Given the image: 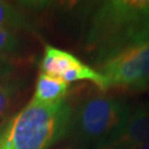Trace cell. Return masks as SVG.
<instances>
[{
  "label": "cell",
  "instance_id": "cell-1",
  "mask_svg": "<svg viewBox=\"0 0 149 149\" xmlns=\"http://www.w3.org/2000/svg\"><path fill=\"white\" fill-rule=\"evenodd\" d=\"M149 40V0H108L96 7L87 24L85 51L98 66Z\"/></svg>",
  "mask_w": 149,
  "mask_h": 149
},
{
  "label": "cell",
  "instance_id": "cell-2",
  "mask_svg": "<svg viewBox=\"0 0 149 149\" xmlns=\"http://www.w3.org/2000/svg\"><path fill=\"white\" fill-rule=\"evenodd\" d=\"M71 116L65 100L51 105L31 100L3 128L0 149H49L69 133Z\"/></svg>",
  "mask_w": 149,
  "mask_h": 149
},
{
  "label": "cell",
  "instance_id": "cell-3",
  "mask_svg": "<svg viewBox=\"0 0 149 149\" xmlns=\"http://www.w3.org/2000/svg\"><path fill=\"white\" fill-rule=\"evenodd\" d=\"M130 112V105L122 100L87 96L72 111L69 133L81 147L97 149L122 129Z\"/></svg>",
  "mask_w": 149,
  "mask_h": 149
},
{
  "label": "cell",
  "instance_id": "cell-4",
  "mask_svg": "<svg viewBox=\"0 0 149 149\" xmlns=\"http://www.w3.org/2000/svg\"><path fill=\"white\" fill-rule=\"evenodd\" d=\"M107 88L132 91L149 88V40L124 50L100 65Z\"/></svg>",
  "mask_w": 149,
  "mask_h": 149
},
{
  "label": "cell",
  "instance_id": "cell-5",
  "mask_svg": "<svg viewBox=\"0 0 149 149\" xmlns=\"http://www.w3.org/2000/svg\"><path fill=\"white\" fill-rule=\"evenodd\" d=\"M149 144V103L130 112L122 129L97 149H137Z\"/></svg>",
  "mask_w": 149,
  "mask_h": 149
},
{
  "label": "cell",
  "instance_id": "cell-6",
  "mask_svg": "<svg viewBox=\"0 0 149 149\" xmlns=\"http://www.w3.org/2000/svg\"><path fill=\"white\" fill-rule=\"evenodd\" d=\"M81 63L83 62L79 58H76L68 51L52 45H45L40 68L41 73L61 79L65 72L79 66Z\"/></svg>",
  "mask_w": 149,
  "mask_h": 149
},
{
  "label": "cell",
  "instance_id": "cell-7",
  "mask_svg": "<svg viewBox=\"0 0 149 149\" xmlns=\"http://www.w3.org/2000/svg\"><path fill=\"white\" fill-rule=\"evenodd\" d=\"M69 84L63 80L53 77L44 73H40L37 80L36 92L32 101L39 104H56L64 101L68 94Z\"/></svg>",
  "mask_w": 149,
  "mask_h": 149
},
{
  "label": "cell",
  "instance_id": "cell-8",
  "mask_svg": "<svg viewBox=\"0 0 149 149\" xmlns=\"http://www.w3.org/2000/svg\"><path fill=\"white\" fill-rule=\"evenodd\" d=\"M61 80H63L65 83H74L77 81H88L95 84L101 91H106L107 81L105 76L102 74L100 71H96L95 69L91 68L90 65L85 63H81L79 66L73 68L65 72Z\"/></svg>",
  "mask_w": 149,
  "mask_h": 149
},
{
  "label": "cell",
  "instance_id": "cell-9",
  "mask_svg": "<svg viewBox=\"0 0 149 149\" xmlns=\"http://www.w3.org/2000/svg\"><path fill=\"white\" fill-rule=\"evenodd\" d=\"M0 28L6 29H31V21L15 7L0 1Z\"/></svg>",
  "mask_w": 149,
  "mask_h": 149
},
{
  "label": "cell",
  "instance_id": "cell-10",
  "mask_svg": "<svg viewBox=\"0 0 149 149\" xmlns=\"http://www.w3.org/2000/svg\"><path fill=\"white\" fill-rule=\"evenodd\" d=\"M21 39L15 32V30L0 28V54L1 55L17 53L18 51L21 50Z\"/></svg>",
  "mask_w": 149,
  "mask_h": 149
},
{
  "label": "cell",
  "instance_id": "cell-11",
  "mask_svg": "<svg viewBox=\"0 0 149 149\" xmlns=\"http://www.w3.org/2000/svg\"><path fill=\"white\" fill-rule=\"evenodd\" d=\"M20 90V84L15 81H0V117L5 114Z\"/></svg>",
  "mask_w": 149,
  "mask_h": 149
},
{
  "label": "cell",
  "instance_id": "cell-12",
  "mask_svg": "<svg viewBox=\"0 0 149 149\" xmlns=\"http://www.w3.org/2000/svg\"><path fill=\"white\" fill-rule=\"evenodd\" d=\"M12 71V64L6 55L0 54V81H5Z\"/></svg>",
  "mask_w": 149,
  "mask_h": 149
},
{
  "label": "cell",
  "instance_id": "cell-13",
  "mask_svg": "<svg viewBox=\"0 0 149 149\" xmlns=\"http://www.w3.org/2000/svg\"><path fill=\"white\" fill-rule=\"evenodd\" d=\"M137 149H149V144L145 145V146H143V147H139V148H137Z\"/></svg>",
  "mask_w": 149,
  "mask_h": 149
},
{
  "label": "cell",
  "instance_id": "cell-14",
  "mask_svg": "<svg viewBox=\"0 0 149 149\" xmlns=\"http://www.w3.org/2000/svg\"><path fill=\"white\" fill-rule=\"evenodd\" d=\"M2 130H3V125L0 123V136H1V134H2Z\"/></svg>",
  "mask_w": 149,
  "mask_h": 149
}]
</instances>
